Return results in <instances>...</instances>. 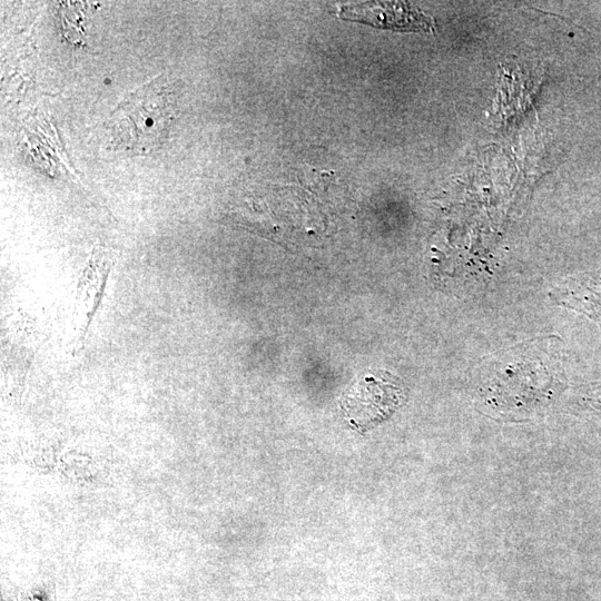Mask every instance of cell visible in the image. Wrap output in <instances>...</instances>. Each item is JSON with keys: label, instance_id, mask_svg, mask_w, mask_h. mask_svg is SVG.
<instances>
[{"label": "cell", "instance_id": "cell-2", "mask_svg": "<svg viewBox=\"0 0 601 601\" xmlns=\"http://www.w3.org/2000/svg\"><path fill=\"white\" fill-rule=\"evenodd\" d=\"M406 400L405 384L388 371L364 374L344 394L340 407L349 425L363 433L380 425Z\"/></svg>", "mask_w": 601, "mask_h": 601}, {"label": "cell", "instance_id": "cell-3", "mask_svg": "<svg viewBox=\"0 0 601 601\" xmlns=\"http://www.w3.org/2000/svg\"><path fill=\"white\" fill-rule=\"evenodd\" d=\"M14 601H56L54 588L35 587L24 591Z\"/></svg>", "mask_w": 601, "mask_h": 601}, {"label": "cell", "instance_id": "cell-1", "mask_svg": "<svg viewBox=\"0 0 601 601\" xmlns=\"http://www.w3.org/2000/svg\"><path fill=\"white\" fill-rule=\"evenodd\" d=\"M175 113L174 95L163 76L137 90L108 122L113 150L147 154L165 139Z\"/></svg>", "mask_w": 601, "mask_h": 601}]
</instances>
